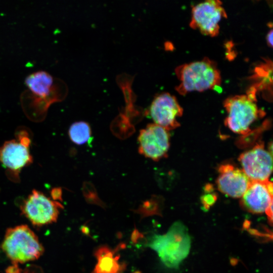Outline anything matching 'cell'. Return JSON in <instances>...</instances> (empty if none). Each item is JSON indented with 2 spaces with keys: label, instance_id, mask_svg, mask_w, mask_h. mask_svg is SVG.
<instances>
[{
  "label": "cell",
  "instance_id": "obj_21",
  "mask_svg": "<svg viewBox=\"0 0 273 273\" xmlns=\"http://www.w3.org/2000/svg\"><path fill=\"white\" fill-rule=\"evenodd\" d=\"M25 273H27V272H26V271Z\"/></svg>",
  "mask_w": 273,
  "mask_h": 273
},
{
  "label": "cell",
  "instance_id": "obj_15",
  "mask_svg": "<svg viewBox=\"0 0 273 273\" xmlns=\"http://www.w3.org/2000/svg\"><path fill=\"white\" fill-rule=\"evenodd\" d=\"M25 82L33 94L42 100L51 95L54 85L53 76L43 70L30 74L26 77Z\"/></svg>",
  "mask_w": 273,
  "mask_h": 273
},
{
  "label": "cell",
  "instance_id": "obj_8",
  "mask_svg": "<svg viewBox=\"0 0 273 273\" xmlns=\"http://www.w3.org/2000/svg\"><path fill=\"white\" fill-rule=\"evenodd\" d=\"M238 160L242 170L251 181L268 180L272 169V155L265 149L263 143L242 153Z\"/></svg>",
  "mask_w": 273,
  "mask_h": 273
},
{
  "label": "cell",
  "instance_id": "obj_11",
  "mask_svg": "<svg viewBox=\"0 0 273 273\" xmlns=\"http://www.w3.org/2000/svg\"><path fill=\"white\" fill-rule=\"evenodd\" d=\"M272 190V184L269 180L251 181L241 198V206L252 213H265L271 220Z\"/></svg>",
  "mask_w": 273,
  "mask_h": 273
},
{
  "label": "cell",
  "instance_id": "obj_4",
  "mask_svg": "<svg viewBox=\"0 0 273 273\" xmlns=\"http://www.w3.org/2000/svg\"><path fill=\"white\" fill-rule=\"evenodd\" d=\"M256 103L257 97L247 93L226 98L223 104L228 114L225 125L235 133H249L252 124L265 115Z\"/></svg>",
  "mask_w": 273,
  "mask_h": 273
},
{
  "label": "cell",
  "instance_id": "obj_1",
  "mask_svg": "<svg viewBox=\"0 0 273 273\" xmlns=\"http://www.w3.org/2000/svg\"><path fill=\"white\" fill-rule=\"evenodd\" d=\"M179 83L176 90L181 95L214 88L221 83V75L216 63L207 57L180 65L175 69Z\"/></svg>",
  "mask_w": 273,
  "mask_h": 273
},
{
  "label": "cell",
  "instance_id": "obj_19",
  "mask_svg": "<svg viewBox=\"0 0 273 273\" xmlns=\"http://www.w3.org/2000/svg\"><path fill=\"white\" fill-rule=\"evenodd\" d=\"M52 195L54 200L61 199V191L59 189H55L52 191Z\"/></svg>",
  "mask_w": 273,
  "mask_h": 273
},
{
  "label": "cell",
  "instance_id": "obj_5",
  "mask_svg": "<svg viewBox=\"0 0 273 273\" xmlns=\"http://www.w3.org/2000/svg\"><path fill=\"white\" fill-rule=\"evenodd\" d=\"M30 143L28 132L22 130L18 132L16 139L5 142L0 147V162L14 180L17 181L20 170L33 161Z\"/></svg>",
  "mask_w": 273,
  "mask_h": 273
},
{
  "label": "cell",
  "instance_id": "obj_7",
  "mask_svg": "<svg viewBox=\"0 0 273 273\" xmlns=\"http://www.w3.org/2000/svg\"><path fill=\"white\" fill-rule=\"evenodd\" d=\"M226 17L221 1L207 0L193 7L190 26L203 35L214 37L219 34L220 20Z\"/></svg>",
  "mask_w": 273,
  "mask_h": 273
},
{
  "label": "cell",
  "instance_id": "obj_3",
  "mask_svg": "<svg viewBox=\"0 0 273 273\" xmlns=\"http://www.w3.org/2000/svg\"><path fill=\"white\" fill-rule=\"evenodd\" d=\"M1 248L16 264L36 260L44 251L37 236L26 225L7 229Z\"/></svg>",
  "mask_w": 273,
  "mask_h": 273
},
{
  "label": "cell",
  "instance_id": "obj_2",
  "mask_svg": "<svg viewBox=\"0 0 273 273\" xmlns=\"http://www.w3.org/2000/svg\"><path fill=\"white\" fill-rule=\"evenodd\" d=\"M191 243L186 227L181 222H175L165 234L152 236L147 246L157 253L165 265L176 268L188 255Z\"/></svg>",
  "mask_w": 273,
  "mask_h": 273
},
{
  "label": "cell",
  "instance_id": "obj_17",
  "mask_svg": "<svg viewBox=\"0 0 273 273\" xmlns=\"http://www.w3.org/2000/svg\"><path fill=\"white\" fill-rule=\"evenodd\" d=\"M21 269L18 267V264H13L6 269V273H21Z\"/></svg>",
  "mask_w": 273,
  "mask_h": 273
},
{
  "label": "cell",
  "instance_id": "obj_6",
  "mask_svg": "<svg viewBox=\"0 0 273 273\" xmlns=\"http://www.w3.org/2000/svg\"><path fill=\"white\" fill-rule=\"evenodd\" d=\"M63 205L53 200L43 193L32 190L21 206V210L32 224L37 226L52 223L57 221Z\"/></svg>",
  "mask_w": 273,
  "mask_h": 273
},
{
  "label": "cell",
  "instance_id": "obj_9",
  "mask_svg": "<svg viewBox=\"0 0 273 273\" xmlns=\"http://www.w3.org/2000/svg\"><path fill=\"white\" fill-rule=\"evenodd\" d=\"M138 141L140 154L154 161L166 157L170 146L168 130L155 123L141 129Z\"/></svg>",
  "mask_w": 273,
  "mask_h": 273
},
{
  "label": "cell",
  "instance_id": "obj_14",
  "mask_svg": "<svg viewBox=\"0 0 273 273\" xmlns=\"http://www.w3.org/2000/svg\"><path fill=\"white\" fill-rule=\"evenodd\" d=\"M112 249L107 246H102L95 251L97 263L91 273H123L126 264L120 261V255L117 254L118 249Z\"/></svg>",
  "mask_w": 273,
  "mask_h": 273
},
{
  "label": "cell",
  "instance_id": "obj_18",
  "mask_svg": "<svg viewBox=\"0 0 273 273\" xmlns=\"http://www.w3.org/2000/svg\"><path fill=\"white\" fill-rule=\"evenodd\" d=\"M273 30L271 29L267 33L266 37V40L269 47L272 48V37Z\"/></svg>",
  "mask_w": 273,
  "mask_h": 273
},
{
  "label": "cell",
  "instance_id": "obj_16",
  "mask_svg": "<svg viewBox=\"0 0 273 273\" xmlns=\"http://www.w3.org/2000/svg\"><path fill=\"white\" fill-rule=\"evenodd\" d=\"M68 135L71 141L76 145H84L91 141V127L86 122L77 121L70 126Z\"/></svg>",
  "mask_w": 273,
  "mask_h": 273
},
{
  "label": "cell",
  "instance_id": "obj_10",
  "mask_svg": "<svg viewBox=\"0 0 273 273\" xmlns=\"http://www.w3.org/2000/svg\"><path fill=\"white\" fill-rule=\"evenodd\" d=\"M148 112L154 123L168 131L180 125L177 119L183 115V109L175 96L163 93L154 98Z\"/></svg>",
  "mask_w": 273,
  "mask_h": 273
},
{
  "label": "cell",
  "instance_id": "obj_13",
  "mask_svg": "<svg viewBox=\"0 0 273 273\" xmlns=\"http://www.w3.org/2000/svg\"><path fill=\"white\" fill-rule=\"evenodd\" d=\"M249 79L251 85L246 93L257 97L261 93L266 100H272V62L269 59H263L253 69Z\"/></svg>",
  "mask_w": 273,
  "mask_h": 273
},
{
  "label": "cell",
  "instance_id": "obj_12",
  "mask_svg": "<svg viewBox=\"0 0 273 273\" xmlns=\"http://www.w3.org/2000/svg\"><path fill=\"white\" fill-rule=\"evenodd\" d=\"M218 171L216 184L219 191L232 198H241L251 181L244 171L229 164L220 165Z\"/></svg>",
  "mask_w": 273,
  "mask_h": 273
},
{
  "label": "cell",
  "instance_id": "obj_20",
  "mask_svg": "<svg viewBox=\"0 0 273 273\" xmlns=\"http://www.w3.org/2000/svg\"><path fill=\"white\" fill-rule=\"evenodd\" d=\"M134 273H140L139 271H136V272H134Z\"/></svg>",
  "mask_w": 273,
  "mask_h": 273
}]
</instances>
